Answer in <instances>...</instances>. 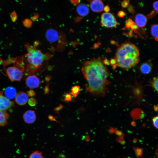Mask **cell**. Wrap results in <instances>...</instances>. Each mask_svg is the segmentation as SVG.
<instances>
[{
	"label": "cell",
	"instance_id": "cell-1",
	"mask_svg": "<svg viewBox=\"0 0 158 158\" xmlns=\"http://www.w3.org/2000/svg\"><path fill=\"white\" fill-rule=\"evenodd\" d=\"M81 71L88 84L85 90L97 96L104 95L109 73L102 58L99 57L86 61Z\"/></svg>",
	"mask_w": 158,
	"mask_h": 158
},
{
	"label": "cell",
	"instance_id": "cell-2",
	"mask_svg": "<svg viewBox=\"0 0 158 158\" xmlns=\"http://www.w3.org/2000/svg\"><path fill=\"white\" fill-rule=\"evenodd\" d=\"M139 56V49L134 44L129 42L123 44L116 52V65L125 70L130 69L138 63Z\"/></svg>",
	"mask_w": 158,
	"mask_h": 158
},
{
	"label": "cell",
	"instance_id": "cell-3",
	"mask_svg": "<svg viewBox=\"0 0 158 158\" xmlns=\"http://www.w3.org/2000/svg\"><path fill=\"white\" fill-rule=\"evenodd\" d=\"M26 46L28 51L26 57L28 64L27 71L30 73H35L49 59L50 56L32 46L27 44Z\"/></svg>",
	"mask_w": 158,
	"mask_h": 158
},
{
	"label": "cell",
	"instance_id": "cell-4",
	"mask_svg": "<svg viewBox=\"0 0 158 158\" xmlns=\"http://www.w3.org/2000/svg\"><path fill=\"white\" fill-rule=\"evenodd\" d=\"M101 23L102 25L108 28L115 27L118 24L114 14L109 12H104L102 14Z\"/></svg>",
	"mask_w": 158,
	"mask_h": 158
},
{
	"label": "cell",
	"instance_id": "cell-5",
	"mask_svg": "<svg viewBox=\"0 0 158 158\" xmlns=\"http://www.w3.org/2000/svg\"><path fill=\"white\" fill-rule=\"evenodd\" d=\"M6 73L9 78L11 81H20L23 75V71L16 66H10L7 68Z\"/></svg>",
	"mask_w": 158,
	"mask_h": 158
},
{
	"label": "cell",
	"instance_id": "cell-6",
	"mask_svg": "<svg viewBox=\"0 0 158 158\" xmlns=\"http://www.w3.org/2000/svg\"><path fill=\"white\" fill-rule=\"evenodd\" d=\"M26 85L33 89L38 87L41 83L40 79L36 75H31L27 77L25 80Z\"/></svg>",
	"mask_w": 158,
	"mask_h": 158
},
{
	"label": "cell",
	"instance_id": "cell-7",
	"mask_svg": "<svg viewBox=\"0 0 158 158\" xmlns=\"http://www.w3.org/2000/svg\"><path fill=\"white\" fill-rule=\"evenodd\" d=\"M3 92H0V110L5 111L13 106V102L3 95Z\"/></svg>",
	"mask_w": 158,
	"mask_h": 158
},
{
	"label": "cell",
	"instance_id": "cell-8",
	"mask_svg": "<svg viewBox=\"0 0 158 158\" xmlns=\"http://www.w3.org/2000/svg\"><path fill=\"white\" fill-rule=\"evenodd\" d=\"M104 6L102 0H93L90 2V8L92 11L95 12H102L103 11Z\"/></svg>",
	"mask_w": 158,
	"mask_h": 158
},
{
	"label": "cell",
	"instance_id": "cell-9",
	"mask_svg": "<svg viewBox=\"0 0 158 158\" xmlns=\"http://www.w3.org/2000/svg\"><path fill=\"white\" fill-rule=\"evenodd\" d=\"M28 100V97L27 93L23 92H20L17 94L15 98L16 103L20 105H25Z\"/></svg>",
	"mask_w": 158,
	"mask_h": 158
},
{
	"label": "cell",
	"instance_id": "cell-10",
	"mask_svg": "<svg viewBox=\"0 0 158 158\" xmlns=\"http://www.w3.org/2000/svg\"><path fill=\"white\" fill-rule=\"evenodd\" d=\"M23 118L25 123L30 124L33 123L35 121L36 116L35 113L34 111L28 110L24 113Z\"/></svg>",
	"mask_w": 158,
	"mask_h": 158
},
{
	"label": "cell",
	"instance_id": "cell-11",
	"mask_svg": "<svg viewBox=\"0 0 158 158\" xmlns=\"http://www.w3.org/2000/svg\"><path fill=\"white\" fill-rule=\"evenodd\" d=\"M147 21V18L141 13L137 14L135 17V24L138 27L142 28L146 25Z\"/></svg>",
	"mask_w": 158,
	"mask_h": 158
},
{
	"label": "cell",
	"instance_id": "cell-12",
	"mask_svg": "<svg viewBox=\"0 0 158 158\" xmlns=\"http://www.w3.org/2000/svg\"><path fill=\"white\" fill-rule=\"evenodd\" d=\"M4 92L5 97L9 99H13L17 94L15 88L12 86H9L6 88Z\"/></svg>",
	"mask_w": 158,
	"mask_h": 158
},
{
	"label": "cell",
	"instance_id": "cell-13",
	"mask_svg": "<svg viewBox=\"0 0 158 158\" xmlns=\"http://www.w3.org/2000/svg\"><path fill=\"white\" fill-rule=\"evenodd\" d=\"M76 10L78 14L81 16L87 15L89 11L88 7L84 4H79L77 7Z\"/></svg>",
	"mask_w": 158,
	"mask_h": 158
},
{
	"label": "cell",
	"instance_id": "cell-14",
	"mask_svg": "<svg viewBox=\"0 0 158 158\" xmlns=\"http://www.w3.org/2000/svg\"><path fill=\"white\" fill-rule=\"evenodd\" d=\"M9 116L6 112L0 110V126H4L7 124Z\"/></svg>",
	"mask_w": 158,
	"mask_h": 158
},
{
	"label": "cell",
	"instance_id": "cell-15",
	"mask_svg": "<svg viewBox=\"0 0 158 158\" xmlns=\"http://www.w3.org/2000/svg\"><path fill=\"white\" fill-rule=\"evenodd\" d=\"M46 37L49 41H55L57 39L58 35L56 32L53 30H49L46 33Z\"/></svg>",
	"mask_w": 158,
	"mask_h": 158
},
{
	"label": "cell",
	"instance_id": "cell-16",
	"mask_svg": "<svg viewBox=\"0 0 158 158\" xmlns=\"http://www.w3.org/2000/svg\"><path fill=\"white\" fill-rule=\"evenodd\" d=\"M141 72L144 74H148L151 71L152 67L150 64L147 63H142L140 67Z\"/></svg>",
	"mask_w": 158,
	"mask_h": 158
},
{
	"label": "cell",
	"instance_id": "cell-17",
	"mask_svg": "<svg viewBox=\"0 0 158 158\" xmlns=\"http://www.w3.org/2000/svg\"><path fill=\"white\" fill-rule=\"evenodd\" d=\"M126 27L132 29L136 30L138 28L135 23L130 18H128L125 21Z\"/></svg>",
	"mask_w": 158,
	"mask_h": 158
},
{
	"label": "cell",
	"instance_id": "cell-18",
	"mask_svg": "<svg viewBox=\"0 0 158 158\" xmlns=\"http://www.w3.org/2000/svg\"><path fill=\"white\" fill-rule=\"evenodd\" d=\"M80 87L79 85L74 86L71 88L70 94L75 98H76L78 95L80 90Z\"/></svg>",
	"mask_w": 158,
	"mask_h": 158
},
{
	"label": "cell",
	"instance_id": "cell-19",
	"mask_svg": "<svg viewBox=\"0 0 158 158\" xmlns=\"http://www.w3.org/2000/svg\"><path fill=\"white\" fill-rule=\"evenodd\" d=\"M151 34L156 40L158 41V25L154 24L152 25L151 28Z\"/></svg>",
	"mask_w": 158,
	"mask_h": 158
},
{
	"label": "cell",
	"instance_id": "cell-20",
	"mask_svg": "<svg viewBox=\"0 0 158 158\" xmlns=\"http://www.w3.org/2000/svg\"><path fill=\"white\" fill-rule=\"evenodd\" d=\"M29 158H44V157L41 152L37 150L32 152Z\"/></svg>",
	"mask_w": 158,
	"mask_h": 158
},
{
	"label": "cell",
	"instance_id": "cell-21",
	"mask_svg": "<svg viewBox=\"0 0 158 158\" xmlns=\"http://www.w3.org/2000/svg\"><path fill=\"white\" fill-rule=\"evenodd\" d=\"M151 84L154 88L157 91L158 90V78L157 77H154L151 82Z\"/></svg>",
	"mask_w": 158,
	"mask_h": 158
},
{
	"label": "cell",
	"instance_id": "cell-22",
	"mask_svg": "<svg viewBox=\"0 0 158 158\" xmlns=\"http://www.w3.org/2000/svg\"><path fill=\"white\" fill-rule=\"evenodd\" d=\"M135 153L136 155L138 157L141 156L143 153V149L139 147H133Z\"/></svg>",
	"mask_w": 158,
	"mask_h": 158
},
{
	"label": "cell",
	"instance_id": "cell-23",
	"mask_svg": "<svg viewBox=\"0 0 158 158\" xmlns=\"http://www.w3.org/2000/svg\"><path fill=\"white\" fill-rule=\"evenodd\" d=\"M23 23L24 26L27 28H30L32 25V20L28 18L25 19L23 21Z\"/></svg>",
	"mask_w": 158,
	"mask_h": 158
},
{
	"label": "cell",
	"instance_id": "cell-24",
	"mask_svg": "<svg viewBox=\"0 0 158 158\" xmlns=\"http://www.w3.org/2000/svg\"><path fill=\"white\" fill-rule=\"evenodd\" d=\"M10 18L13 22H15L18 19V16L17 13L15 11H13L10 14Z\"/></svg>",
	"mask_w": 158,
	"mask_h": 158
},
{
	"label": "cell",
	"instance_id": "cell-25",
	"mask_svg": "<svg viewBox=\"0 0 158 158\" xmlns=\"http://www.w3.org/2000/svg\"><path fill=\"white\" fill-rule=\"evenodd\" d=\"M121 5L123 8H127L130 5V3L128 0H123L121 2Z\"/></svg>",
	"mask_w": 158,
	"mask_h": 158
},
{
	"label": "cell",
	"instance_id": "cell-26",
	"mask_svg": "<svg viewBox=\"0 0 158 158\" xmlns=\"http://www.w3.org/2000/svg\"><path fill=\"white\" fill-rule=\"evenodd\" d=\"M64 100L66 102H69L72 100V95L70 93H67L64 95Z\"/></svg>",
	"mask_w": 158,
	"mask_h": 158
},
{
	"label": "cell",
	"instance_id": "cell-27",
	"mask_svg": "<svg viewBox=\"0 0 158 158\" xmlns=\"http://www.w3.org/2000/svg\"><path fill=\"white\" fill-rule=\"evenodd\" d=\"M152 121L154 126L156 128L158 127V117L157 116H155L152 119Z\"/></svg>",
	"mask_w": 158,
	"mask_h": 158
},
{
	"label": "cell",
	"instance_id": "cell-28",
	"mask_svg": "<svg viewBox=\"0 0 158 158\" xmlns=\"http://www.w3.org/2000/svg\"><path fill=\"white\" fill-rule=\"evenodd\" d=\"M37 103L36 100L34 98H30L28 100L29 104L31 106H35Z\"/></svg>",
	"mask_w": 158,
	"mask_h": 158
},
{
	"label": "cell",
	"instance_id": "cell-29",
	"mask_svg": "<svg viewBox=\"0 0 158 158\" xmlns=\"http://www.w3.org/2000/svg\"><path fill=\"white\" fill-rule=\"evenodd\" d=\"M157 13V11L154 10L147 15V17L149 18H151L156 15Z\"/></svg>",
	"mask_w": 158,
	"mask_h": 158
},
{
	"label": "cell",
	"instance_id": "cell-30",
	"mask_svg": "<svg viewBox=\"0 0 158 158\" xmlns=\"http://www.w3.org/2000/svg\"><path fill=\"white\" fill-rule=\"evenodd\" d=\"M153 7L154 10L158 12V1H156L154 2L153 4Z\"/></svg>",
	"mask_w": 158,
	"mask_h": 158
},
{
	"label": "cell",
	"instance_id": "cell-31",
	"mask_svg": "<svg viewBox=\"0 0 158 158\" xmlns=\"http://www.w3.org/2000/svg\"><path fill=\"white\" fill-rule=\"evenodd\" d=\"M27 95L30 97H32L35 95V92L32 90H30L28 91Z\"/></svg>",
	"mask_w": 158,
	"mask_h": 158
},
{
	"label": "cell",
	"instance_id": "cell-32",
	"mask_svg": "<svg viewBox=\"0 0 158 158\" xmlns=\"http://www.w3.org/2000/svg\"><path fill=\"white\" fill-rule=\"evenodd\" d=\"M109 63L113 67H116V62L115 59H111L110 60Z\"/></svg>",
	"mask_w": 158,
	"mask_h": 158
},
{
	"label": "cell",
	"instance_id": "cell-33",
	"mask_svg": "<svg viewBox=\"0 0 158 158\" xmlns=\"http://www.w3.org/2000/svg\"><path fill=\"white\" fill-rule=\"evenodd\" d=\"M103 11H104L105 12H109L110 11V8L109 5L104 6Z\"/></svg>",
	"mask_w": 158,
	"mask_h": 158
},
{
	"label": "cell",
	"instance_id": "cell-34",
	"mask_svg": "<svg viewBox=\"0 0 158 158\" xmlns=\"http://www.w3.org/2000/svg\"><path fill=\"white\" fill-rule=\"evenodd\" d=\"M125 15V13L123 11H120L118 12V16L120 18H123Z\"/></svg>",
	"mask_w": 158,
	"mask_h": 158
},
{
	"label": "cell",
	"instance_id": "cell-35",
	"mask_svg": "<svg viewBox=\"0 0 158 158\" xmlns=\"http://www.w3.org/2000/svg\"><path fill=\"white\" fill-rule=\"evenodd\" d=\"M128 11L130 13H133L134 11L133 7L131 5H130L127 8Z\"/></svg>",
	"mask_w": 158,
	"mask_h": 158
},
{
	"label": "cell",
	"instance_id": "cell-36",
	"mask_svg": "<svg viewBox=\"0 0 158 158\" xmlns=\"http://www.w3.org/2000/svg\"><path fill=\"white\" fill-rule=\"evenodd\" d=\"M80 0H71V3L73 4L76 5L79 4Z\"/></svg>",
	"mask_w": 158,
	"mask_h": 158
},
{
	"label": "cell",
	"instance_id": "cell-37",
	"mask_svg": "<svg viewBox=\"0 0 158 158\" xmlns=\"http://www.w3.org/2000/svg\"><path fill=\"white\" fill-rule=\"evenodd\" d=\"M103 62L105 65H109L110 63L109 61L106 58L103 60Z\"/></svg>",
	"mask_w": 158,
	"mask_h": 158
},
{
	"label": "cell",
	"instance_id": "cell-38",
	"mask_svg": "<svg viewBox=\"0 0 158 158\" xmlns=\"http://www.w3.org/2000/svg\"><path fill=\"white\" fill-rule=\"evenodd\" d=\"M48 118L50 120H51V121H56V120H55V119L53 117V116L52 115H49L48 116Z\"/></svg>",
	"mask_w": 158,
	"mask_h": 158
},
{
	"label": "cell",
	"instance_id": "cell-39",
	"mask_svg": "<svg viewBox=\"0 0 158 158\" xmlns=\"http://www.w3.org/2000/svg\"><path fill=\"white\" fill-rule=\"evenodd\" d=\"M45 94L48 93L49 91V89L48 86H46L44 89Z\"/></svg>",
	"mask_w": 158,
	"mask_h": 158
},
{
	"label": "cell",
	"instance_id": "cell-40",
	"mask_svg": "<svg viewBox=\"0 0 158 158\" xmlns=\"http://www.w3.org/2000/svg\"><path fill=\"white\" fill-rule=\"evenodd\" d=\"M62 108V105H61V106L58 107L55 109V111H57L58 110H60V109H61Z\"/></svg>",
	"mask_w": 158,
	"mask_h": 158
},
{
	"label": "cell",
	"instance_id": "cell-41",
	"mask_svg": "<svg viewBox=\"0 0 158 158\" xmlns=\"http://www.w3.org/2000/svg\"><path fill=\"white\" fill-rule=\"evenodd\" d=\"M87 1H90V2L91 1H92L93 0H87Z\"/></svg>",
	"mask_w": 158,
	"mask_h": 158
}]
</instances>
